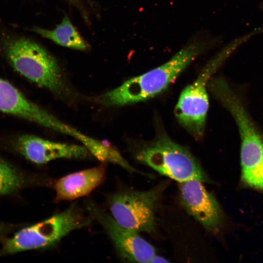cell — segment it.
I'll return each instance as SVG.
<instances>
[{"label":"cell","mask_w":263,"mask_h":263,"mask_svg":"<svg viewBox=\"0 0 263 263\" xmlns=\"http://www.w3.org/2000/svg\"><path fill=\"white\" fill-rule=\"evenodd\" d=\"M210 44L194 39L160 66L131 78L119 87L98 96L97 101L105 106H124L147 100L165 91L179 75Z\"/></svg>","instance_id":"obj_1"},{"label":"cell","mask_w":263,"mask_h":263,"mask_svg":"<svg viewBox=\"0 0 263 263\" xmlns=\"http://www.w3.org/2000/svg\"><path fill=\"white\" fill-rule=\"evenodd\" d=\"M0 47L10 64L27 79L56 94L64 91L59 65L42 46L25 37L7 36L1 38Z\"/></svg>","instance_id":"obj_2"},{"label":"cell","mask_w":263,"mask_h":263,"mask_svg":"<svg viewBox=\"0 0 263 263\" xmlns=\"http://www.w3.org/2000/svg\"><path fill=\"white\" fill-rule=\"evenodd\" d=\"M244 42L240 38L225 46L181 93L174 109L175 115L179 123L196 139L203 136L205 131L209 106L207 83L224 61Z\"/></svg>","instance_id":"obj_3"},{"label":"cell","mask_w":263,"mask_h":263,"mask_svg":"<svg viewBox=\"0 0 263 263\" xmlns=\"http://www.w3.org/2000/svg\"><path fill=\"white\" fill-rule=\"evenodd\" d=\"M91 222V219L73 204L63 211L18 231L5 242L0 254L50 247L70 232L85 227Z\"/></svg>","instance_id":"obj_4"},{"label":"cell","mask_w":263,"mask_h":263,"mask_svg":"<svg viewBox=\"0 0 263 263\" xmlns=\"http://www.w3.org/2000/svg\"><path fill=\"white\" fill-rule=\"evenodd\" d=\"M136 157L161 174L179 183L190 180L208 181L192 153L165 134H160L153 142L142 147Z\"/></svg>","instance_id":"obj_5"},{"label":"cell","mask_w":263,"mask_h":263,"mask_svg":"<svg viewBox=\"0 0 263 263\" xmlns=\"http://www.w3.org/2000/svg\"><path fill=\"white\" fill-rule=\"evenodd\" d=\"M221 103L233 117L240 133L242 181L263 192V137L235 92L226 94Z\"/></svg>","instance_id":"obj_6"},{"label":"cell","mask_w":263,"mask_h":263,"mask_svg":"<svg viewBox=\"0 0 263 263\" xmlns=\"http://www.w3.org/2000/svg\"><path fill=\"white\" fill-rule=\"evenodd\" d=\"M166 185L145 191L124 190L111 195L108 201L111 216L126 228L137 232H154L155 212Z\"/></svg>","instance_id":"obj_7"},{"label":"cell","mask_w":263,"mask_h":263,"mask_svg":"<svg viewBox=\"0 0 263 263\" xmlns=\"http://www.w3.org/2000/svg\"><path fill=\"white\" fill-rule=\"evenodd\" d=\"M87 209L107 232L122 259L132 262L151 263L156 255L155 249L138 232L120 225L111 215L94 203H89Z\"/></svg>","instance_id":"obj_8"},{"label":"cell","mask_w":263,"mask_h":263,"mask_svg":"<svg viewBox=\"0 0 263 263\" xmlns=\"http://www.w3.org/2000/svg\"><path fill=\"white\" fill-rule=\"evenodd\" d=\"M202 183L197 180L180 183V202L187 212L207 230L217 233L222 225V211L215 198Z\"/></svg>","instance_id":"obj_9"},{"label":"cell","mask_w":263,"mask_h":263,"mask_svg":"<svg viewBox=\"0 0 263 263\" xmlns=\"http://www.w3.org/2000/svg\"><path fill=\"white\" fill-rule=\"evenodd\" d=\"M16 146L20 154L37 164L60 158H84L91 153L84 146L55 142L30 135L19 136Z\"/></svg>","instance_id":"obj_10"},{"label":"cell","mask_w":263,"mask_h":263,"mask_svg":"<svg viewBox=\"0 0 263 263\" xmlns=\"http://www.w3.org/2000/svg\"><path fill=\"white\" fill-rule=\"evenodd\" d=\"M103 166L95 167L68 174L55 185V201H71L90 194L105 178Z\"/></svg>","instance_id":"obj_11"},{"label":"cell","mask_w":263,"mask_h":263,"mask_svg":"<svg viewBox=\"0 0 263 263\" xmlns=\"http://www.w3.org/2000/svg\"><path fill=\"white\" fill-rule=\"evenodd\" d=\"M40 107L0 77V111L34 122Z\"/></svg>","instance_id":"obj_12"},{"label":"cell","mask_w":263,"mask_h":263,"mask_svg":"<svg viewBox=\"0 0 263 263\" xmlns=\"http://www.w3.org/2000/svg\"><path fill=\"white\" fill-rule=\"evenodd\" d=\"M32 30L60 46L79 51L88 49L86 41L67 15L64 16L61 23L52 30L38 27H34Z\"/></svg>","instance_id":"obj_13"},{"label":"cell","mask_w":263,"mask_h":263,"mask_svg":"<svg viewBox=\"0 0 263 263\" xmlns=\"http://www.w3.org/2000/svg\"><path fill=\"white\" fill-rule=\"evenodd\" d=\"M23 182L22 177L17 170L0 159V195L15 192Z\"/></svg>","instance_id":"obj_14"},{"label":"cell","mask_w":263,"mask_h":263,"mask_svg":"<svg viewBox=\"0 0 263 263\" xmlns=\"http://www.w3.org/2000/svg\"><path fill=\"white\" fill-rule=\"evenodd\" d=\"M169 261L167 260L165 258L160 257L156 255L151 261V263H167Z\"/></svg>","instance_id":"obj_15"},{"label":"cell","mask_w":263,"mask_h":263,"mask_svg":"<svg viewBox=\"0 0 263 263\" xmlns=\"http://www.w3.org/2000/svg\"><path fill=\"white\" fill-rule=\"evenodd\" d=\"M67 1L72 5L82 10V7L80 0H67Z\"/></svg>","instance_id":"obj_16"},{"label":"cell","mask_w":263,"mask_h":263,"mask_svg":"<svg viewBox=\"0 0 263 263\" xmlns=\"http://www.w3.org/2000/svg\"><path fill=\"white\" fill-rule=\"evenodd\" d=\"M5 230V227L3 225L0 223V238L4 234Z\"/></svg>","instance_id":"obj_17"}]
</instances>
